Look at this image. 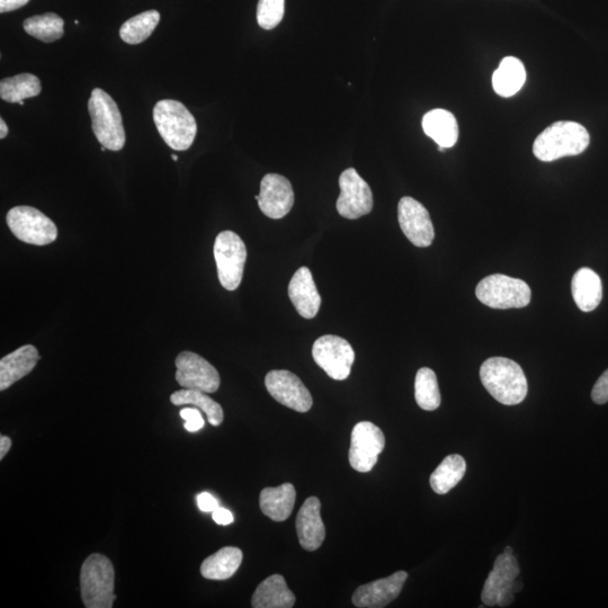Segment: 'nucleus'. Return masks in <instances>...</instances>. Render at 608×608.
I'll use <instances>...</instances> for the list:
<instances>
[{"label": "nucleus", "mask_w": 608, "mask_h": 608, "mask_svg": "<svg viewBox=\"0 0 608 608\" xmlns=\"http://www.w3.org/2000/svg\"><path fill=\"white\" fill-rule=\"evenodd\" d=\"M341 195L337 200V211L343 218L356 220L373 209V194L368 183L355 171L348 168L339 177Z\"/></svg>", "instance_id": "9b49d317"}, {"label": "nucleus", "mask_w": 608, "mask_h": 608, "mask_svg": "<svg viewBox=\"0 0 608 608\" xmlns=\"http://www.w3.org/2000/svg\"><path fill=\"white\" fill-rule=\"evenodd\" d=\"M477 298L493 309H520L529 306L532 291L526 282L502 274L485 277L476 289Z\"/></svg>", "instance_id": "0eeeda50"}, {"label": "nucleus", "mask_w": 608, "mask_h": 608, "mask_svg": "<svg viewBox=\"0 0 608 608\" xmlns=\"http://www.w3.org/2000/svg\"><path fill=\"white\" fill-rule=\"evenodd\" d=\"M526 80L523 62L514 57H507L500 62L493 76L495 92L502 97H512L521 91Z\"/></svg>", "instance_id": "a878e982"}, {"label": "nucleus", "mask_w": 608, "mask_h": 608, "mask_svg": "<svg viewBox=\"0 0 608 608\" xmlns=\"http://www.w3.org/2000/svg\"><path fill=\"white\" fill-rule=\"evenodd\" d=\"M321 503L317 497H310L304 502L297 516V532L301 547L307 551H316L323 545L326 529L321 520Z\"/></svg>", "instance_id": "a211bd4d"}, {"label": "nucleus", "mask_w": 608, "mask_h": 608, "mask_svg": "<svg viewBox=\"0 0 608 608\" xmlns=\"http://www.w3.org/2000/svg\"><path fill=\"white\" fill-rule=\"evenodd\" d=\"M7 226L25 244L46 246L56 241L58 228L50 218L32 207H16L7 213Z\"/></svg>", "instance_id": "1a4fd4ad"}, {"label": "nucleus", "mask_w": 608, "mask_h": 608, "mask_svg": "<svg viewBox=\"0 0 608 608\" xmlns=\"http://www.w3.org/2000/svg\"><path fill=\"white\" fill-rule=\"evenodd\" d=\"M30 0H0V13H8L19 10L28 4Z\"/></svg>", "instance_id": "4c0bfd02"}, {"label": "nucleus", "mask_w": 608, "mask_h": 608, "mask_svg": "<svg viewBox=\"0 0 608 608\" xmlns=\"http://www.w3.org/2000/svg\"><path fill=\"white\" fill-rule=\"evenodd\" d=\"M589 142V133L583 125L571 121L554 122L534 141L533 154L541 162L550 163L583 154Z\"/></svg>", "instance_id": "f03ea898"}, {"label": "nucleus", "mask_w": 608, "mask_h": 608, "mask_svg": "<svg viewBox=\"0 0 608 608\" xmlns=\"http://www.w3.org/2000/svg\"><path fill=\"white\" fill-rule=\"evenodd\" d=\"M243 557L238 548H222L203 561L201 575L210 580H227L236 574Z\"/></svg>", "instance_id": "393cba45"}, {"label": "nucleus", "mask_w": 608, "mask_h": 608, "mask_svg": "<svg viewBox=\"0 0 608 608\" xmlns=\"http://www.w3.org/2000/svg\"><path fill=\"white\" fill-rule=\"evenodd\" d=\"M312 356L328 377L337 381L350 377L355 352L352 345L344 338L334 335L318 338L312 347Z\"/></svg>", "instance_id": "9d476101"}, {"label": "nucleus", "mask_w": 608, "mask_h": 608, "mask_svg": "<svg viewBox=\"0 0 608 608\" xmlns=\"http://www.w3.org/2000/svg\"><path fill=\"white\" fill-rule=\"evenodd\" d=\"M285 13V0H259L257 22L262 29L270 31L279 25Z\"/></svg>", "instance_id": "473e14b6"}, {"label": "nucleus", "mask_w": 608, "mask_h": 608, "mask_svg": "<svg viewBox=\"0 0 608 608\" xmlns=\"http://www.w3.org/2000/svg\"><path fill=\"white\" fill-rule=\"evenodd\" d=\"M114 567L109 558L91 554L80 570V593L87 608H111L115 601Z\"/></svg>", "instance_id": "20e7f679"}, {"label": "nucleus", "mask_w": 608, "mask_h": 608, "mask_svg": "<svg viewBox=\"0 0 608 608\" xmlns=\"http://www.w3.org/2000/svg\"><path fill=\"white\" fill-rule=\"evenodd\" d=\"M423 129L426 136L437 143L438 148H452L459 139L458 121L446 110L437 109L426 113L423 118Z\"/></svg>", "instance_id": "4be33fe9"}, {"label": "nucleus", "mask_w": 608, "mask_h": 608, "mask_svg": "<svg viewBox=\"0 0 608 608\" xmlns=\"http://www.w3.org/2000/svg\"><path fill=\"white\" fill-rule=\"evenodd\" d=\"M520 572L514 553L504 551L500 554L482 589V603L489 607L513 604L514 595L523 588L521 581L517 580Z\"/></svg>", "instance_id": "423d86ee"}, {"label": "nucleus", "mask_w": 608, "mask_h": 608, "mask_svg": "<svg viewBox=\"0 0 608 608\" xmlns=\"http://www.w3.org/2000/svg\"><path fill=\"white\" fill-rule=\"evenodd\" d=\"M172 158H173L174 162H177L178 157L176 155H173Z\"/></svg>", "instance_id": "a19ab883"}, {"label": "nucleus", "mask_w": 608, "mask_h": 608, "mask_svg": "<svg viewBox=\"0 0 608 608\" xmlns=\"http://www.w3.org/2000/svg\"><path fill=\"white\" fill-rule=\"evenodd\" d=\"M399 225L405 236L416 247L425 248L433 244L434 227L427 209L409 196L402 198L398 205Z\"/></svg>", "instance_id": "2eb2a0df"}, {"label": "nucleus", "mask_w": 608, "mask_h": 608, "mask_svg": "<svg viewBox=\"0 0 608 608\" xmlns=\"http://www.w3.org/2000/svg\"><path fill=\"white\" fill-rule=\"evenodd\" d=\"M176 381L183 389L214 393L220 387V374L202 356L192 352H182L176 357Z\"/></svg>", "instance_id": "ddd939ff"}, {"label": "nucleus", "mask_w": 608, "mask_h": 608, "mask_svg": "<svg viewBox=\"0 0 608 608\" xmlns=\"http://www.w3.org/2000/svg\"><path fill=\"white\" fill-rule=\"evenodd\" d=\"M467 462L463 456L452 454L446 456L440 466L432 473L431 482L432 489L438 495L449 493L454 487L459 485V482L466 475Z\"/></svg>", "instance_id": "bb28decb"}, {"label": "nucleus", "mask_w": 608, "mask_h": 608, "mask_svg": "<svg viewBox=\"0 0 608 608\" xmlns=\"http://www.w3.org/2000/svg\"><path fill=\"white\" fill-rule=\"evenodd\" d=\"M255 199L266 217L279 220L288 216L292 210L294 192L288 178L279 174H267L261 182V192Z\"/></svg>", "instance_id": "dca6fc26"}, {"label": "nucleus", "mask_w": 608, "mask_h": 608, "mask_svg": "<svg viewBox=\"0 0 608 608\" xmlns=\"http://www.w3.org/2000/svg\"><path fill=\"white\" fill-rule=\"evenodd\" d=\"M592 399L597 405H604L608 402V370L597 380L592 391Z\"/></svg>", "instance_id": "f704fd0d"}, {"label": "nucleus", "mask_w": 608, "mask_h": 608, "mask_svg": "<svg viewBox=\"0 0 608 608\" xmlns=\"http://www.w3.org/2000/svg\"><path fill=\"white\" fill-rule=\"evenodd\" d=\"M213 521L218 525H229L234 523V515L228 509L218 507L216 511L212 513Z\"/></svg>", "instance_id": "e433bc0d"}, {"label": "nucleus", "mask_w": 608, "mask_h": 608, "mask_svg": "<svg viewBox=\"0 0 608 608\" xmlns=\"http://www.w3.org/2000/svg\"><path fill=\"white\" fill-rule=\"evenodd\" d=\"M265 386L277 402L298 413H308L314 405L310 391L297 375L290 371L274 370L267 373Z\"/></svg>", "instance_id": "4468645a"}, {"label": "nucleus", "mask_w": 608, "mask_h": 608, "mask_svg": "<svg viewBox=\"0 0 608 608\" xmlns=\"http://www.w3.org/2000/svg\"><path fill=\"white\" fill-rule=\"evenodd\" d=\"M171 402L174 406L191 405L201 409L207 415L212 426H220L225 419L223 409L218 402L210 398L207 393L199 390L183 389L176 391L171 396Z\"/></svg>", "instance_id": "cd10ccee"}, {"label": "nucleus", "mask_w": 608, "mask_h": 608, "mask_svg": "<svg viewBox=\"0 0 608 608\" xmlns=\"http://www.w3.org/2000/svg\"><path fill=\"white\" fill-rule=\"evenodd\" d=\"M160 14L157 11L143 12L132 17L122 25L120 37L128 44H140L145 42L159 24Z\"/></svg>", "instance_id": "7c9ffc66"}, {"label": "nucleus", "mask_w": 608, "mask_h": 608, "mask_svg": "<svg viewBox=\"0 0 608 608\" xmlns=\"http://www.w3.org/2000/svg\"><path fill=\"white\" fill-rule=\"evenodd\" d=\"M408 579L406 571H397L390 577L360 586L353 595V604L360 608H382L400 595Z\"/></svg>", "instance_id": "f3484780"}, {"label": "nucleus", "mask_w": 608, "mask_h": 608, "mask_svg": "<svg viewBox=\"0 0 608 608\" xmlns=\"http://www.w3.org/2000/svg\"><path fill=\"white\" fill-rule=\"evenodd\" d=\"M92 128L102 147L119 151L125 145L122 115L113 98L101 88H95L88 101Z\"/></svg>", "instance_id": "39448f33"}, {"label": "nucleus", "mask_w": 608, "mask_h": 608, "mask_svg": "<svg viewBox=\"0 0 608 608\" xmlns=\"http://www.w3.org/2000/svg\"><path fill=\"white\" fill-rule=\"evenodd\" d=\"M219 281L223 288L235 291L243 281L247 259L246 245L234 231H222L213 248Z\"/></svg>", "instance_id": "6e6552de"}, {"label": "nucleus", "mask_w": 608, "mask_h": 608, "mask_svg": "<svg viewBox=\"0 0 608 608\" xmlns=\"http://www.w3.org/2000/svg\"><path fill=\"white\" fill-rule=\"evenodd\" d=\"M571 291L577 307L581 311L592 312L603 299L601 277L588 267L580 268L572 279Z\"/></svg>", "instance_id": "412c9836"}, {"label": "nucleus", "mask_w": 608, "mask_h": 608, "mask_svg": "<svg viewBox=\"0 0 608 608\" xmlns=\"http://www.w3.org/2000/svg\"><path fill=\"white\" fill-rule=\"evenodd\" d=\"M480 379L490 395L505 406L521 404L529 391L520 364L505 357H491L482 364Z\"/></svg>", "instance_id": "f257e3e1"}, {"label": "nucleus", "mask_w": 608, "mask_h": 608, "mask_svg": "<svg viewBox=\"0 0 608 608\" xmlns=\"http://www.w3.org/2000/svg\"><path fill=\"white\" fill-rule=\"evenodd\" d=\"M386 447L381 428L370 422L356 424L351 436L350 463L357 472H370Z\"/></svg>", "instance_id": "f8f14e48"}, {"label": "nucleus", "mask_w": 608, "mask_h": 608, "mask_svg": "<svg viewBox=\"0 0 608 608\" xmlns=\"http://www.w3.org/2000/svg\"><path fill=\"white\" fill-rule=\"evenodd\" d=\"M65 21L55 13L32 16L25 20L23 28L31 37L51 43L64 37Z\"/></svg>", "instance_id": "c756f323"}, {"label": "nucleus", "mask_w": 608, "mask_h": 608, "mask_svg": "<svg viewBox=\"0 0 608 608\" xmlns=\"http://www.w3.org/2000/svg\"><path fill=\"white\" fill-rule=\"evenodd\" d=\"M415 398L417 405L426 411H434L441 406V392L433 370L423 368L417 372Z\"/></svg>", "instance_id": "2f4dec72"}, {"label": "nucleus", "mask_w": 608, "mask_h": 608, "mask_svg": "<svg viewBox=\"0 0 608 608\" xmlns=\"http://www.w3.org/2000/svg\"><path fill=\"white\" fill-rule=\"evenodd\" d=\"M297 499V491L292 484L276 488H265L259 496L262 512L274 522H284L291 516Z\"/></svg>", "instance_id": "5701e85b"}, {"label": "nucleus", "mask_w": 608, "mask_h": 608, "mask_svg": "<svg viewBox=\"0 0 608 608\" xmlns=\"http://www.w3.org/2000/svg\"><path fill=\"white\" fill-rule=\"evenodd\" d=\"M42 91L40 79L31 74L5 78L0 83V97L7 103H21L26 98L37 97Z\"/></svg>", "instance_id": "c85d7f7f"}, {"label": "nucleus", "mask_w": 608, "mask_h": 608, "mask_svg": "<svg viewBox=\"0 0 608 608\" xmlns=\"http://www.w3.org/2000/svg\"><path fill=\"white\" fill-rule=\"evenodd\" d=\"M154 121L167 146L177 151L191 148L198 125L184 104L173 100L158 102L154 109Z\"/></svg>", "instance_id": "7ed1b4c3"}, {"label": "nucleus", "mask_w": 608, "mask_h": 608, "mask_svg": "<svg viewBox=\"0 0 608 608\" xmlns=\"http://www.w3.org/2000/svg\"><path fill=\"white\" fill-rule=\"evenodd\" d=\"M12 440L5 435L0 436V460H3L8 451L11 450Z\"/></svg>", "instance_id": "58836bf2"}, {"label": "nucleus", "mask_w": 608, "mask_h": 608, "mask_svg": "<svg viewBox=\"0 0 608 608\" xmlns=\"http://www.w3.org/2000/svg\"><path fill=\"white\" fill-rule=\"evenodd\" d=\"M295 596L281 575H273L259 584L252 598L254 608H291Z\"/></svg>", "instance_id": "b1692460"}, {"label": "nucleus", "mask_w": 608, "mask_h": 608, "mask_svg": "<svg viewBox=\"0 0 608 608\" xmlns=\"http://www.w3.org/2000/svg\"><path fill=\"white\" fill-rule=\"evenodd\" d=\"M289 297L298 314L304 319H314L321 306V297L314 277L308 267H301L289 284Z\"/></svg>", "instance_id": "6ab92c4d"}, {"label": "nucleus", "mask_w": 608, "mask_h": 608, "mask_svg": "<svg viewBox=\"0 0 608 608\" xmlns=\"http://www.w3.org/2000/svg\"><path fill=\"white\" fill-rule=\"evenodd\" d=\"M181 417L185 420L184 427L187 432H199L205 425L204 419L199 409L184 408L181 410Z\"/></svg>", "instance_id": "72a5a7b5"}, {"label": "nucleus", "mask_w": 608, "mask_h": 608, "mask_svg": "<svg viewBox=\"0 0 608 608\" xmlns=\"http://www.w3.org/2000/svg\"><path fill=\"white\" fill-rule=\"evenodd\" d=\"M40 361L37 347L25 345L0 360V390L11 388L14 383L30 374Z\"/></svg>", "instance_id": "aec40b11"}, {"label": "nucleus", "mask_w": 608, "mask_h": 608, "mask_svg": "<svg viewBox=\"0 0 608 608\" xmlns=\"http://www.w3.org/2000/svg\"><path fill=\"white\" fill-rule=\"evenodd\" d=\"M7 134L8 128L5 121L2 119L0 120V139H5L7 137Z\"/></svg>", "instance_id": "ea45409f"}, {"label": "nucleus", "mask_w": 608, "mask_h": 608, "mask_svg": "<svg viewBox=\"0 0 608 608\" xmlns=\"http://www.w3.org/2000/svg\"><path fill=\"white\" fill-rule=\"evenodd\" d=\"M198 506L204 513H213L219 506V502L209 493H202L196 498Z\"/></svg>", "instance_id": "c9c22d12"}]
</instances>
